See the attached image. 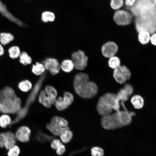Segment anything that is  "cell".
Instances as JSON below:
<instances>
[{
    "instance_id": "1",
    "label": "cell",
    "mask_w": 156,
    "mask_h": 156,
    "mask_svg": "<svg viewBox=\"0 0 156 156\" xmlns=\"http://www.w3.org/2000/svg\"><path fill=\"white\" fill-rule=\"evenodd\" d=\"M73 84L76 93L83 98L91 99L98 93L97 85L94 82L89 81V77L86 73L76 74L74 78Z\"/></svg>"
},
{
    "instance_id": "2",
    "label": "cell",
    "mask_w": 156,
    "mask_h": 156,
    "mask_svg": "<svg viewBox=\"0 0 156 156\" xmlns=\"http://www.w3.org/2000/svg\"><path fill=\"white\" fill-rule=\"evenodd\" d=\"M120 103L116 94L107 93L99 98L96 108L98 113L101 116L112 113L113 110H120Z\"/></svg>"
},
{
    "instance_id": "3",
    "label": "cell",
    "mask_w": 156,
    "mask_h": 156,
    "mask_svg": "<svg viewBox=\"0 0 156 156\" xmlns=\"http://www.w3.org/2000/svg\"><path fill=\"white\" fill-rule=\"evenodd\" d=\"M0 103L8 108L10 114H17L22 108L21 99L9 87H5L0 90Z\"/></svg>"
},
{
    "instance_id": "4",
    "label": "cell",
    "mask_w": 156,
    "mask_h": 156,
    "mask_svg": "<svg viewBox=\"0 0 156 156\" xmlns=\"http://www.w3.org/2000/svg\"><path fill=\"white\" fill-rule=\"evenodd\" d=\"M46 76L45 73H43L41 75L27 97L24 105L21 108L17 113L14 119L12 121L10 126L18 123L26 116L31 105L35 101L37 96L42 84L46 78Z\"/></svg>"
},
{
    "instance_id": "5",
    "label": "cell",
    "mask_w": 156,
    "mask_h": 156,
    "mask_svg": "<svg viewBox=\"0 0 156 156\" xmlns=\"http://www.w3.org/2000/svg\"><path fill=\"white\" fill-rule=\"evenodd\" d=\"M46 127L56 136H60L65 130L69 129L68 121L64 118L57 116L52 117L50 122L47 124Z\"/></svg>"
},
{
    "instance_id": "6",
    "label": "cell",
    "mask_w": 156,
    "mask_h": 156,
    "mask_svg": "<svg viewBox=\"0 0 156 156\" xmlns=\"http://www.w3.org/2000/svg\"><path fill=\"white\" fill-rule=\"evenodd\" d=\"M101 123L102 127L107 130H114L123 127L117 112L102 116Z\"/></svg>"
},
{
    "instance_id": "7",
    "label": "cell",
    "mask_w": 156,
    "mask_h": 156,
    "mask_svg": "<svg viewBox=\"0 0 156 156\" xmlns=\"http://www.w3.org/2000/svg\"><path fill=\"white\" fill-rule=\"evenodd\" d=\"M88 57L86 55L85 52L79 50L74 52L71 55V60L74 68L78 70L84 69L87 65Z\"/></svg>"
},
{
    "instance_id": "8",
    "label": "cell",
    "mask_w": 156,
    "mask_h": 156,
    "mask_svg": "<svg viewBox=\"0 0 156 156\" xmlns=\"http://www.w3.org/2000/svg\"><path fill=\"white\" fill-rule=\"evenodd\" d=\"M131 75L130 70L125 66H120L114 69L113 74L115 81L120 84L124 83L129 80Z\"/></svg>"
},
{
    "instance_id": "9",
    "label": "cell",
    "mask_w": 156,
    "mask_h": 156,
    "mask_svg": "<svg viewBox=\"0 0 156 156\" xmlns=\"http://www.w3.org/2000/svg\"><path fill=\"white\" fill-rule=\"evenodd\" d=\"M133 18L132 15L124 10L116 11L113 16L114 22L119 25H126L130 24Z\"/></svg>"
},
{
    "instance_id": "10",
    "label": "cell",
    "mask_w": 156,
    "mask_h": 156,
    "mask_svg": "<svg viewBox=\"0 0 156 156\" xmlns=\"http://www.w3.org/2000/svg\"><path fill=\"white\" fill-rule=\"evenodd\" d=\"M133 92V86L130 84H127L125 85L123 88L120 89L116 94L119 101L124 110H127L125 107V102L128 100Z\"/></svg>"
},
{
    "instance_id": "11",
    "label": "cell",
    "mask_w": 156,
    "mask_h": 156,
    "mask_svg": "<svg viewBox=\"0 0 156 156\" xmlns=\"http://www.w3.org/2000/svg\"><path fill=\"white\" fill-rule=\"evenodd\" d=\"M43 64L45 69L49 70L53 75H55L58 73L61 68L58 61L54 58L47 59Z\"/></svg>"
},
{
    "instance_id": "12",
    "label": "cell",
    "mask_w": 156,
    "mask_h": 156,
    "mask_svg": "<svg viewBox=\"0 0 156 156\" xmlns=\"http://www.w3.org/2000/svg\"><path fill=\"white\" fill-rule=\"evenodd\" d=\"M118 50L117 45L112 42H109L105 43L103 45L101 49L103 55L105 57L109 58L114 56L117 52Z\"/></svg>"
},
{
    "instance_id": "13",
    "label": "cell",
    "mask_w": 156,
    "mask_h": 156,
    "mask_svg": "<svg viewBox=\"0 0 156 156\" xmlns=\"http://www.w3.org/2000/svg\"><path fill=\"white\" fill-rule=\"evenodd\" d=\"M31 131L26 126H22L17 129L15 135L16 138L22 142H26L30 140Z\"/></svg>"
},
{
    "instance_id": "14",
    "label": "cell",
    "mask_w": 156,
    "mask_h": 156,
    "mask_svg": "<svg viewBox=\"0 0 156 156\" xmlns=\"http://www.w3.org/2000/svg\"><path fill=\"white\" fill-rule=\"evenodd\" d=\"M2 136L3 147L7 150L9 149L15 145L16 138L15 135L10 131L1 133Z\"/></svg>"
},
{
    "instance_id": "15",
    "label": "cell",
    "mask_w": 156,
    "mask_h": 156,
    "mask_svg": "<svg viewBox=\"0 0 156 156\" xmlns=\"http://www.w3.org/2000/svg\"><path fill=\"white\" fill-rule=\"evenodd\" d=\"M117 112L123 127L130 124L132 121V117L135 114V112H129L128 110H120Z\"/></svg>"
},
{
    "instance_id": "16",
    "label": "cell",
    "mask_w": 156,
    "mask_h": 156,
    "mask_svg": "<svg viewBox=\"0 0 156 156\" xmlns=\"http://www.w3.org/2000/svg\"><path fill=\"white\" fill-rule=\"evenodd\" d=\"M0 13L11 21L19 26L22 27L23 23L19 19L14 16L7 10L6 6L0 1Z\"/></svg>"
},
{
    "instance_id": "17",
    "label": "cell",
    "mask_w": 156,
    "mask_h": 156,
    "mask_svg": "<svg viewBox=\"0 0 156 156\" xmlns=\"http://www.w3.org/2000/svg\"><path fill=\"white\" fill-rule=\"evenodd\" d=\"M44 90L51 104L55 105L57 95L56 89L51 86L47 85L46 86Z\"/></svg>"
},
{
    "instance_id": "18",
    "label": "cell",
    "mask_w": 156,
    "mask_h": 156,
    "mask_svg": "<svg viewBox=\"0 0 156 156\" xmlns=\"http://www.w3.org/2000/svg\"><path fill=\"white\" fill-rule=\"evenodd\" d=\"M131 102L134 108L136 109H140L142 108L144 104V100L143 98L139 95H133L131 98Z\"/></svg>"
},
{
    "instance_id": "19",
    "label": "cell",
    "mask_w": 156,
    "mask_h": 156,
    "mask_svg": "<svg viewBox=\"0 0 156 156\" xmlns=\"http://www.w3.org/2000/svg\"><path fill=\"white\" fill-rule=\"evenodd\" d=\"M39 102L45 107L50 108L51 107V105L50 103L44 90H42L40 91L38 96Z\"/></svg>"
},
{
    "instance_id": "20",
    "label": "cell",
    "mask_w": 156,
    "mask_h": 156,
    "mask_svg": "<svg viewBox=\"0 0 156 156\" xmlns=\"http://www.w3.org/2000/svg\"><path fill=\"white\" fill-rule=\"evenodd\" d=\"M60 66L62 70L66 73L71 72L74 68L72 61L70 59L63 60L60 64Z\"/></svg>"
},
{
    "instance_id": "21",
    "label": "cell",
    "mask_w": 156,
    "mask_h": 156,
    "mask_svg": "<svg viewBox=\"0 0 156 156\" xmlns=\"http://www.w3.org/2000/svg\"><path fill=\"white\" fill-rule=\"evenodd\" d=\"M72 131L69 129L65 130L59 136L61 140L64 143L69 142L73 137Z\"/></svg>"
},
{
    "instance_id": "22",
    "label": "cell",
    "mask_w": 156,
    "mask_h": 156,
    "mask_svg": "<svg viewBox=\"0 0 156 156\" xmlns=\"http://www.w3.org/2000/svg\"><path fill=\"white\" fill-rule=\"evenodd\" d=\"M13 36L10 33L3 32L0 34V42L3 45L7 44L14 39Z\"/></svg>"
},
{
    "instance_id": "23",
    "label": "cell",
    "mask_w": 156,
    "mask_h": 156,
    "mask_svg": "<svg viewBox=\"0 0 156 156\" xmlns=\"http://www.w3.org/2000/svg\"><path fill=\"white\" fill-rule=\"evenodd\" d=\"M150 34L148 31H141L139 32L138 40L141 44H146L150 41Z\"/></svg>"
},
{
    "instance_id": "24",
    "label": "cell",
    "mask_w": 156,
    "mask_h": 156,
    "mask_svg": "<svg viewBox=\"0 0 156 156\" xmlns=\"http://www.w3.org/2000/svg\"><path fill=\"white\" fill-rule=\"evenodd\" d=\"M32 71L36 75H41L44 72L45 68L43 64L39 62H37L35 64L33 65Z\"/></svg>"
},
{
    "instance_id": "25",
    "label": "cell",
    "mask_w": 156,
    "mask_h": 156,
    "mask_svg": "<svg viewBox=\"0 0 156 156\" xmlns=\"http://www.w3.org/2000/svg\"><path fill=\"white\" fill-rule=\"evenodd\" d=\"M18 87L22 91L27 92L31 88L32 85L29 80H25L19 82L18 84Z\"/></svg>"
},
{
    "instance_id": "26",
    "label": "cell",
    "mask_w": 156,
    "mask_h": 156,
    "mask_svg": "<svg viewBox=\"0 0 156 156\" xmlns=\"http://www.w3.org/2000/svg\"><path fill=\"white\" fill-rule=\"evenodd\" d=\"M55 18L54 14L51 11H46L43 12L41 16V20L44 22H52Z\"/></svg>"
},
{
    "instance_id": "27",
    "label": "cell",
    "mask_w": 156,
    "mask_h": 156,
    "mask_svg": "<svg viewBox=\"0 0 156 156\" xmlns=\"http://www.w3.org/2000/svg\"><path fill=\"white\" fill-rule=\"evenodd\" d=\"M62 101L64 104L68 108L73 103L74 97L70 93L65 92L64 94V97H62Z\"/></svg>"
},
{
    "instance_id": "28",
    "label": "cell",
    "mask_w": 156,
    "mask_h": 156,
    "mask_svg": "<svg viewBox=\"0 0 156 156\" xmlns=\"http://www.w3.org/2000/svg\"><path fill=\"white\" fill-rule=\"evenodd\" d=\"M108 64L110 68L114 69L120 66V60L118 57L114 56L109 58Z\"/></svg>"
},
{
    "instance_id": "29",
    "label": "cell",
    "mask_w": 156,
    "mask_h": 156,
    "mask_svg": "<svg viewBox=\"0 0 156 156\" xmlns=\"http://www.w3.org/2000/svg\"><path fill=\"white\" fill-rule=\"evenodd\" d=\"M8 52L10 57L12 59H15L19 56L20 51L18 47L13 46L8 49Z\"/></svg>"
},
{
    "instance_id": "30",
    "label": "cell",
    "mask_w": 156,
    "mask_h": 156,
    "mask_svg": "<svg viewBox=\"0 0 156 156\" xmlns=\"http://www.w3.org/2000/svg\"><path fill=\"white\" fill-rule=\"evenodd\" d=\"M19 57L20 62L23 65L30 64L32 62L31 58L25 52H23L21 53Z\"/></svg>"
},
{
    "instance_id": "31",
    "label": "cell",
    "mask_w": 156,
    "mask_h": 156,
    "mask_svg": "<svg viewBox=\"0 0 156 156\" xmlns=\"http://www.w3.org/2000/svg\"><path fill=\"white\" fill-rule=\"evenodd\" d=\"M12 121L10 116L6 114L0 117V126L3 128H5L10 125Z\"/></svg>"
},
{
    "instance_id": "32",
    "label": "cell",
    "mask_w": 156,
    "mask_h": 156,
    "mask_svg": "<svg viewBox=\"0 0 156 156\" xmlns=\"http://www.w3.org/2000/svg\"><path fill=\"white\" fill-rule=\"evenodd\" d=\"M92 156H104V151L103 149L99 146H94L91 150Z\"/></svg>"
},
{
    "instance_id": "33",
    "label": "cell",
    "mask_w": 156,
    "mask_h": 156,
    "mask_svg": "<svg viewBox=\"0 0 156 156\" xmlns=\"http://www.w3.org/2000/svg\"><path fill=\"white\" fill-rule=\"evenodd\" d=\"M8 156H18L20 152L19 147L16 145L13 146L8 150Z\"/></svg>"
},
{
    "instance_id": "34",
    "label": "cell",
    "mask_w": 156,
    "mask_h": 156,
    "mask_svg": "<svg viewBox=\"0 0 156 156\" xmlns=\"http://www.w3.org/2000/svg\"><path fill=\"white\" fill-rule=\"evenodd\" d=\"M124 0H111L110 5L112 9L117 10L123 5Z\"/></svg>"
},
{
    "instance_id": "35",
    "label": "cell",
    "mask_w": 156,
    "mask_h": 156,
    "mask_svg": "<svg viewBox=\"0 0 156 156\" xmlns=\"http://www.w3.org/2000/svg\"><path fill=\"white\" fill-rule=\"evenodd\" d=\"M55 105L57 110L60 111L64 110L68 108L63 103L62 97H59L57 99Z\"/></svg>"
},
{
    "instance_id": "36",
    "label": "cell",
    "mask_w": 156,
    "mask_h": 156,
    "mask_svg": "<svg viewBox=\"0 0 156 156\" xmlns=\"http://www.w3.org/2000/svg\"><path fill=\"white\" fill-rule=\"evenodd\" d=\"M62 143L60 140L55 139L52 141L51 146L53 149L56 150Z\"/></svg>"
},
{
    "instance_id": "37",
    "label": "cell",
    "mask_w": 156,
    "mask_h": 156,
    "mask_svg": "<svg viewBox=\"0 0 156 156\" xmlns=\"http://www.w3.org/2000/svg\"><path fill=\"white\" fill-rule=\"evenodd\" d=\"M66 150V147L62 143L56 150V153L59 155H61L64 154Z\"/></svg>"
},
{
    "instance_id": "38",
    "label": "cell",
    "mask_w": 156,
    "mask_h": 156,
    "mask_svg": "<svg viewBox=\"0 0 156 156\" xmlns=\"http://www.w3.org/2000/svg\"><path fill=\"white\" fill-rule=\"evenodd\" d=\"M0 112L5 114H10V112L8 108L0 103Z\"/></svg>"
},
{
    "instance_id": "39",
    "label": "cell",
    "mask_w": 156,
    "mask_h": 156,
    "mask_svg": "<svg viewBox=\"0 0 156 156\" xmlns=\"http://www.w3.org/2000/svg\"><path fill=\"white\" fill-rule=\"evenodd\" d=\"M136 0H125V5L129 7L133 6L135 4Z\"/></svg>"
},
{
    "instance_id": "40",
    "label": "cell",
    "mask_w": 156,
    "mask_h": 156,
    "mask_svg": "<svg viewBox=\"0 0 156 156\" xmlns=\"http://www.w3.org/2000/svg\"><path fill=\"white\" fill-rule=\"evenodd\" d=\"M156 34L154 33L152 34L151 36H150V41L151 43L154 45H155L156 43Z\"/></svg>"
},
{
    "instance_id": "41",
    "label": "cell",
    "mask_w": 156,
    "mask_h": 156,
    "mask_svg": "<svg viewBox=\"0 0 156 156\" xmlns=\"http://www.w3.org/2000/svg\"><path fill=\"white\" fill-rule=\"evenodd\" d=\"M3 147L2 136L1 133H0V148H2Z\"/></svg>"
},
{
    "instance_id": "42",
    "label": "cell",
    "mask_w": 156,
    "mask_h": 156,
    "mask_svg": "<svg viewBox=\"0 0 156 156\" xmlns=\"http://www.w3.org/2000/svg\"><path fill=\"white\" fill-rule=\"evenodd\" d=\"M4 53V49L2 45L0 44V56L3 55Z\"/></svg>"
}]
</instances>
